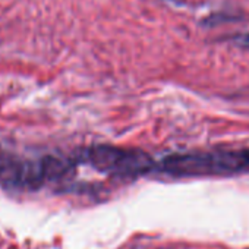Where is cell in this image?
Listing matches in <instances>:
<instances>
[{
  "instance_id": "1",
  "label": "cell",
  "mask_w": 249,
  "mask_h": 249,
  "mask_svg": "<svg viewBox=\"0 0 249 249\" xmlns=\"http://www.w3.org/2000/svg\"><path fill=\"white\" fill-rule=\"evenodd\" d=\"M154 170L173 178L233 176L249 172V148L170 154Z\"/></svg>"
},
{
  "instance_id": "2",
  "label": "cell",
  "mask_w": 249,
  "mask_h": 249,
  "mask_svg": "<svg viewBox=\"0 0 249 249\" xmlns=\"http://www.w3.org/2000/svg\"><path fill=\"white\" fill-rule=\"evenodd\" d=\"M81 160L94 169L114 176H140L154 172L156 161L141 150H128L114 145H91L81 153Z\"/></svg>"
},
{
  "instance_id": "3",
  "label": "cell",
  "mask_w": 249,
  "mask_h": 249,
  "mask_svg": "<svg viewBox=\"0 0 249 249\" xmlns=\"http://www.w3.org/2000/svg\"><path fill=\"white\" fill-rule=\"evenodd\" d=\"M8 156H5L3 153H2V148H0V164H2L3 161H5V159H6Z\"/></svg>"
}]
</instances>
